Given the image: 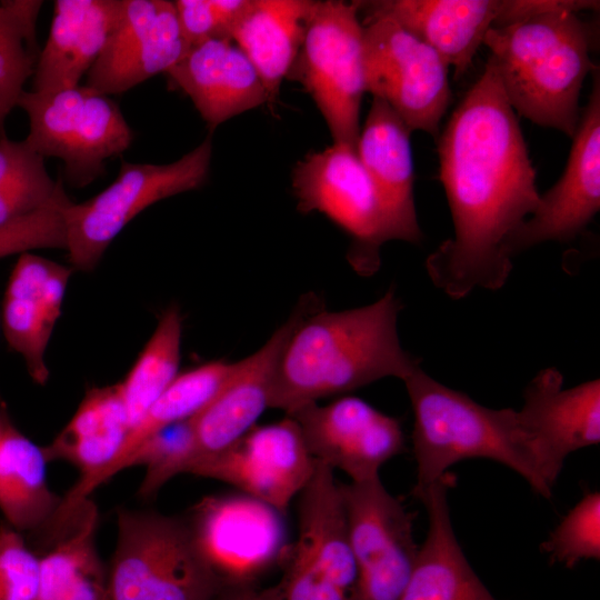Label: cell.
<instances>
[{
  "mask_svg": "<svg viewBox=\"0 0 600 600\" xmlns=\"http://www.w3.org/2000/svg\"><path fill=\"white\" fill-rule=\"evenodd\" d=\"M437 146L454 233L427 258L428 274L452 299L477 287L498 290L512 269L506 242L537 210L541 194L517 114L490 59Z\"/></svg>",
  "mask_w": 600,
  "mask_h": 600,
  "instance_id": "6da1fadb",
  "label": "cell"
},
{
  "mask_svg": "<svg viewBox=\"0 0 600 600\" xmlns=\"http://www.w3.org/2000/svg\"><path fill=\"white\" fill-rule=\"evenodd\" d=\"M401 308L390 289L359 308L309 314L298 309L277 364L270 408L291 414L387 377L403 381L419 362L400 343L397 321Z\"/></svg>",
  "mask_w": 600,
  "mask_h": 600,
  "instance_id": "7a4b0ae2",
  "label": "cell"
},
{
  "mask_svg": "<svg viewBox=\"0 0 600 600\" xmlns=\"http://www.w3.org/2000/svg\"><path fill=\"white\" fill-rule=\"evenodd\" d=\"M599 1H554L543 10L488 30L506 98L516 113L573 138L581 118L580 91L589 72L591 31L577 16Z\"/></svg>",
  "mask_w": 600,
  "mask_h": 600,
  "instance_id": "3957f363",
  "label": "cell"
},
{
  "mask_svg": "<svg viewBox=\"0 0 600 600\" xmlns=\"http://www.w3.org/2000/svg\"><path fill=\"white\" fill-rule=\"evenodd\" d=\"M413 411L416 498L452 464L486 458L519 473L538 494L550 498L559 469L519 410L491 409L441 384L420 366L403 380Z\"/></svg>",
  "mask_w": 600,
  "mask_h": 600,
  "instance_id": "277c9868",
  "label": "cell"
},
{
  "mask_svg": "<svg viewBox=\"0 0 600 600\" xmlns=\"http://www.w3.org/2000/svg\"><path fill=\"white\" fill-rule=\"evenodd\" d=\"M108 600H214L223 584L188 520L121 509Z\"/></svg>",
  "mask_w": 600,
  "mask_h": 600,
  "instance_id": "5b68a950",
  "label": "cell"
},
{
  "mask_svg": "<svg viewBox=\"0 0 600 600\" xmlns=\"http://www.w3.org/2000/svg\"><path fill=\"white\" fill-rule=\"evenodd\" d=\"M212 141L207 137L166 164L122 161L117 178L94 197L63 210L66 251L71 268L92 271L123 228L151 204L200 188L207 180Z\"/></svg>",
  "mask_w": 600,
  "mask_h": 600,
  "instance_id": "8992f818",
  "label": "cell"
},
{
  "mask_svg": "<svg viewBox=\"0 0 600 600\" xmlns=\"http://www.w3.org/2000/svg\"><path fill=\"white\" fill-rule=\"evenodd\" d=\"M17 107L29 118L24 140L43 158L61 159L66 180L74 188L104 174L106 160L121 154L133 140L114 101L87 84L53 91L24 90Z\"/></svg>",
  "mask_w": 600,
  "mask_h": 600,
  "instance_id": "52a82bcc",
  "label": "cell"
},
{
  "mask_svg": "<svg viewBox=\"0 0 600 600\" xmlns=\"http://www.w3.org/2000/svg\"><path fill=\"white\" fill-rule=\"evenodd\" d=\"M359 1H317L287 78L300 82L321 112L333 143L357 149L366 92Z\"/></svg>",
  "mask_w": 600,
  "mask_h": 600,
  "instance_id": "ba28073f",
  "label": "cell"
},
{
  "mask_svg": "<svg viewBox=\"0 0 600 600\" xmlns=\"http://www.w3.org/2000/svg\"><path fill=\"white\" fill-rule=\"evenodd\" d=\"M298 533L288 549L276 600H350L357 568L340 483L316 461L298 496Z\"/></svg>",
  "mask_w": 600,
  "mask_h": 600,
  "instance_id": "9c48e42d",
  "label": "cell"
},
{
  "mask_svg": "<svg viewBox=\"0 0 600 600\" xmlns=\"http://www.w3.org/2000/svg\"><path fill=\"white\" fill-rule=\"evenodd\" d=\"M366 13L361 22L366 92L389 104L411 131L437 139L451 101L449 66L390 17Z\"/></svg>",
  "mask_w": 600,
  "mask_h": 600,
  "instance_id": "30bf717a",
  "label": "cell"
},
{
  "mask_svg": "<svg viewBox=\"0 0 600 600\" xmlns=\"http://www.w3.org/2000/svg\"><path fill=\"white\" fill-rule=\"evenodd\" d=\"M292 189L300 211L323 213L352 238L349 259L358 272L377 270L380 247L397 234L357 149L333 143L307 154L292 171Z\"/></svg>",
  "mask_w": 600,
  "mask_h": 600,
  "instance_id": "8fae6325",
  "label": "cell"
},
{
  "mask_svg": "<svg viewBox=\"0 0 600 600\" xmlns=\"http://www.w3.org/2000/svg\"><path fill=\"white\" fill-rule=\"evenodd\" d=\"M340 487L357 568L350 600H400L419 549L414 514L380 477Z\"/></svg>",
  "mask_w": 600,
  "mask_h": 600,
  "instance_id": "7c38bea8",
  "label": "cell"
},
{
  "mask_svg": "<svg viewBox=\"0 0 600 600\" xmlns=\"http://www.w3.org/2000/svg\"><path fill=\"white\" fill-rule=\"evenodd\" d=\"M316 467L296 420L254 426L226 450L196 460L187 473L238 488L286 514Z\"/></svg>",
  "mask_w": 600,
  "mask_h": 600,
  "instance_id": "4fadbf2b",
  "label": "cell"
},
{
  "mask_svg": "<svg viewBox=\"0 0 600 600\" xmlns=\"http://www.w3.org/2000/svg\"><path fill=\"white\" fill-rule=\"evenodd\" d=\"M281 516L246 494L219 496L201 500L188 522L223 586L251 584L277 560L287 557Z\"/></svg>",
  "mask_w": 600,
  "mask_h": 600,
  "instance_id": "5bb4252c",
  "label": "cell"
},
{
  "mask_svg": "<svg viewBox=\"0 0 600 600\" xmlns=\"http://www.w3.org/2000/svg\"><path fill=\"white\" fill-rule=\"evenodd\" d=\"M592 90L581 111L566 169L540 196L537 210L508 238L512 258L546 241L568 242L582 232L600 209V77L592 70Z\"/></svg>",
  "mask_w": 600,
  "mask_h": 600,
  "instance_id": "9a60e30c",
  "label": "cell"
},
{
  "mask_svg": "<svg viewBox=\"0 0 600 600\" xmlns=\"http://www.w3.org/2000/svg\"><path fill=\"white\" fill-rule=\"evenodd\" d=\"M311 457L351 482L380 477L381 467L404 447L401 423L357 397L312 403L291 414Z\"/></svg>",
  "mask_w": 600,
  "mask_h": 600,
  "instance_id": "2e32d148",
  "label": "cell"
},
{
  "mask_svg": "<svg viewBox=\"0 0 600 600\" xmlns=\"http://www.w3.org/2000/svg\"><path fill=\"white\" fill-rule=\"evenodd\" d=\"M189 48L173 2L122 0L118 20L89 69L86 84L107 96L123 93L166 73Z\"/></svg>",
  "mask_w": 600,
  "mask_h": 600,
  "instance_id": "e0dca14e",
  "label": "cell"
},
{
  "mask_svg": "<svg viewBox=\"0 0 600 600\" xmlns=\"http://www.w3.org/2000/svg\"><path fill=\"white\" fill-rule=\"evenodd\" d=\"M129 430L119 383L93 387L87 391L67 426L43 447L48 462L67 461L80 472V479L62 498L43 530L46 539L54 538L100 484L102 473L117 459Z\"/></svg>",
  "mask_w": 600,
  "mask_h": 600,
  "instance_id": "ac0fdd59",
  "label": "cell"
},
{
  "mask_svg": "<svg viewBox=\"0 0 600 600\" xmlns=\"http://www.w3.org/2000/svg\"><path fill=\"white\" fill-rule=\"evenodd\" d=\"M297 319L298 312L279 327L260 349L236 362L234 371L224 386L192 417L197 447L194 461L232 446L270 408L277 364Z\"/></svg>",
  "mask_w": 600,
  "mask_h": 600,
  "instance_id": "d6986e66",
  "label": "cell"
},
{
  "mask_svg": "<svg viewBox=\"0 0 600 600\" xmlns=\"http://www.w3.org/2000/svg\"><path fill=\"white\" fill-rule=\"evenodd\" d=\"M360 9L390 17L436 50L461 78L488 30L503 26L512 0L359 1Z\"/></svg>",
  "mask_w": 600,
  "mask_h": 600,
  "instance_id": "ffe728a7",
  "label": "cell"
},
{
  "mask_svg": "<svg viewBox=\"0 0 600 600\" xmlns=\"http://www.w3.org/2000/svg\"><path fill=\"white\" fill-rule=\"evenodd\" d=\"M166 73L191 99L211 130L242 112L268 104L256 68L230 38H213L190 47Z\"/></svg>",
  "mask_w": 600,
  "mask_h": 600,
  "instance_id": "44dd1931",
  "label": "cell"
},
{
  "mask_svg": "<svg viewBox=\"0 0 600 600\" xmlns=\"http://www.w3.org/2000/svg\"><path fill=\"white\" fill-rule=\"evenodd\" d=\"M562 384L559 370H541L526 387L519 410L560 469L568 454L600 442V380L570 389Z\"/></svg>",
  "mask_w": 600,
  "mask_h": 600,
  "instance_id": "7402d4cb",
  "label": "cell"
},
{
  "mask_svg": "<svg viewBox=\"0 0 600 600\" xmlns=\"http://www.w3.org/2000/svg\"><path fill=\"white\" fill-rule=\"evenodd\" d=\"M404 121L383 100L373 98L357 142V153L392 220L397 239H422L413 200V162Z\"/></svg>",
  "mask_w": 600,
  "mask_h": 600,
  "instance_id": "603a6c76",
  "label": "cell"
},
{
  "mask_svg": "<svg viewBox=\"0 0 600 600\" xmlns=\"http://www.w3.org/2000/svg\"><path fill=\"white\" fill-rule=\"evenodd\" d=\"M451 481L446 473L416 497L427 510L429 529L400 600H497L456 538L447 498Z\"/></svg>",
  "mask_w": 600,
  "mask_h": 600,
  "instance_id": "cb8c5ba5",
  "label": "cell"
},
{
  "mask_svg": "<svg viewBox=\"0 0 600 600\" xmlns=\"http://www.w3.org/2000/svg\"><path fill=\"white\" fill-rule=\"evenodd\" d=\"M122 0H57L49 37L40 51L32 91L79 86L118 20Z\"/></svg>",
  "mask_w": 600,
  "mask_h": 600,
  "instance_id": "d4e9b609",
  "label": "cell"
},
{
  "mask_svg": "<svg viewBox=\"0 0 600 600\" xmlns=\"http://www.w3.org/2000/svg\"><path fill=\"white\" fill-rule=\"evenodd\" d=\"M316 2L247 0L230 29L231 40L256 68L271 108L302 46Z\"/></svg>",
  "mask_w": 600,
  "mask_h": 600,
  "instance_id": "484cf974",
  "label": "cell"
},
{
  "mask_svg": "<svg viewBox=\"0 0 600 600\" xmlns=\"http://www.w3.org/2000/svg\"><path fill=\"white\" fill-rule=\"evenodd\" d=\"M99 513L87 499L40 557L37 600H108V569L97 547Z\"/></svg>",
  "mask_w": 600,
  "mask_h": 600,
  "instance_id": "4316f807",
  "label": "cell"
},
{
  "mask_svg": "<svg viewBox=\"0 0 600 600\" xmlns=\"http://www.w3.org/2000/svg\"><path fill=\"white\" fill-rule=\"evenodd\" d=\"M54 261L23 252L13 267L2 302V327L9 347L20 354L39 384L49 378L46 351L56 323L42 299L46 279Z\"/></svg>",
  "mask_w": 600,
  "mask_h": 600,
  "instance_id": "83f0119b",
  "label": "cell"
},
{
  "mask_svg": "<svg viewBox=\"0 0 600 600\" xmlns=\"http://www.w3.org/2000/svg\"><path fill=\"white\" fill-rule=\"evenodd\" d=\"M43 448L14 427H2L0 437V510L19 533L42 532L62 498L48 483Z\"/></svg>",
  "mask_w": 600,
  "mask_h": 600,
  "instance_id": "f1b7e54d",
  "label": "cell"
},
{
  "mask_svg": "<svg viewBox=\"0 0 600 600\" xmlns=\"http://www.w3.org/2000/svg\"><path fill=\"white\" fill-rule=\"evenodd\" d=\"M236 362L212 361L178 374L132 427L117 459L102 473L100 484L119 472L120 463L146 438L158 430L194 417L228 381Z\"/></svg>",
  "mask_w": 600,
  "mask_h": 600,
  "instance_id": "f546056e",
  "label": "cell"
},
{
  "mask_svg": "<svg viewBox=\"0 0 600 600\" xmlns=\"http://www.w3.org/2000/svg\"><path fill=\"white\" fill-rule=\"evenodd\" d=\"M182 316L177 306L167 308L123 381L119 382L130 429L178 376Z\"/></svg>",
  "mask_w": 600,
  "mask_h": 600,
  "instance_id": "4dcf8cb0",
  "label": "cell"
},
{
  "mask_svg": "<svg viewBox=\"0 0 600 600\" xmlns=\"http://www.w3.org/2000/svg\"><path fill=\"white\" fill-rule=\"evenodd\" d=\"M63 190L62 179L50 177L44 158L26 140L0 138V229L40 212Z\"/></svg>",
  "mask_w": 600,
  "mask_h": 600,
  "instance_id": "1f68e13d",
  "label": "cell"
},
{
  "mask_svg": "<svg viewBox=\"0 0 600 600\" xmlns=\"http://www.w3.org/2000/svg\"><path fill=\"white\" fill-rule=\"evenodd\" d=\"M42 1L0 0V138L7 117L33 77L40 51L36 27Z\"/></svg>",
  "mask_w": 600,
  "mask_h": 600,
  "instance_id": "d6a6232c",
  "label": "cell"
},
{
  "mask_svg": "<svg viewBox=\"0 0 600 600\" xmlns=\"http://www.w3.org/2000/svg\"><path fill=\"white\" fill-rule=\"evenodd\" d=\"M197 457L192 418L167 426L146 438L120 463L119 471L136 464L146 467L139 488L141 498L154 496L179 473H187Z\"/></svg>",
  "mask_w": 600,
  "mask_h": 600,
  "instance_id": "836d02e7",
  "label": "cell"
},
{
  "mask_svg": "<svg viewBox=\"0 0 600 600\" xmlns=\"http://www.w3.org/2000/svg\"><path fill=\"white\" fill-rule=\"evenodd\" d=\"M551 561L573 568L600 558V494L587 492L541 544Z\"/></svg>",
  "mask_w": 600,
  "mask_h": 600,
  "instance_id": "e575fe53",
  "label": "cell"
},
{
  "mask_svg": "<svg viewBox=\"0 0 600 600\" xmlns=\"http://www.w3.org/2000/svg\"><path fill=\"white\" fill-rule=\"evenodd\" d=\"M70 201L62 191L40 212L0 229V258L41 248L66 249L63 210Z\"/></svg>",
  "mask_w": 600,
  "mask_h": 600,
  "instance_id": "d590c367",
  "label": "cell"
},
{
  "mask_svg": "<svg viewBox=\"0 0 600 600\" xmlns=\"http://www.w3.org/2000/svg\"><path fill=\"white\" fill-rule=\"evenodd\" d=\"M40 557L21 533L0 524V600H37Z\"/></svg>",
  "mask_w": 600,
  "mask_h": 600,
  "instance_id": "8d00e7d4",
  "label": "cell"
},
{
  "mask_svg": "<svg viewBox=\"0 0 600 600\" xmlns=\"http://www.w3.org/2000/svg\"><path fill=\"white\" fill-rule=\"evenodd\" d=\"M173 3L181 32L190 47L213 38H229L211 0H178Z\"/></svg>",
  "mask_w": 600,
  "mask_h": 600,
  "instance_id": "74e56055",
  "label": "cell"
},
{
  "mask_svg": "<svg viewBox=\"0 0 600 600\" xmlns=\"http://www.w3.org/2000/svg\"><path fill=\"white\" fill-rule=\"evenodd\" d=\"M214 600H276L271 588H258L251 584L223 586Z\"/></svg>",
  "mask_w": 600,
  "mask_h": 600,
  "instance_id": "f35d334b",
  "label": "cell"
},
{
  "mask_svg": "<svg viewBox=\"0 0 600 600\" xmlns=\"http://www.w3.org/2000/svg\"><path fill=\"white\" fill-rule=\"evenodd\" d=\"M2 427H0V437H1Z\"/></svg>",
  "mask_w": 600,
  "mask_h": 600,
  "instance_id": "ab89813d",
  "label": "cell"
}]
</instances>
